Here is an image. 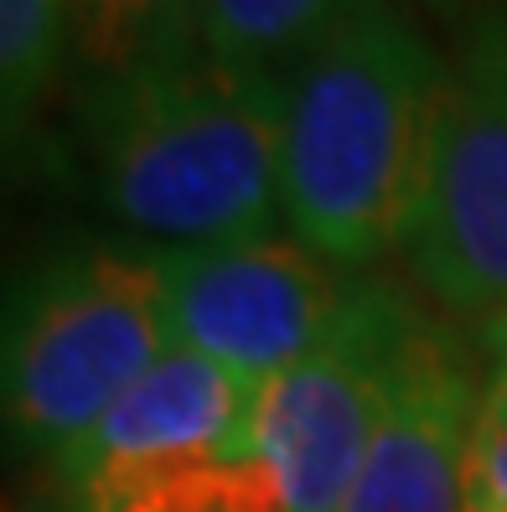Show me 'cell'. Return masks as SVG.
I'll use <instances>...</instances> for the list:
<instances>
[{
	"instance_id": "cell-1",
	"label": "cell",
	"mask_w": 507,
	"mask_h": 512,
	"mask_svg": "<svg viewBox=\"0 0 507 512\" xmlns=\"http://www.w3.org/2000/svg\"><path fill=\"white\" fill-rule=\"evenodd\" d=\"M445 57L394 0H357L280 78V223L326 264L404 244Z\"/></svg>"
},
{
	"instance_id": "cell-2",
	"label": "cell",
	"mask_w": 507,
	"mask_h": 512,
	"mask_svg": "<svg viewBox=\"0 0 507 512\" xmlns=\"http://www.w3.org/2000/svg\"><path fill=\"white\" fill-rule=\"evenodd\" d=\"M83 145L99 202L161 249L244 244L280 218V78L202 47L94 78Z\"/></svg>"
},
{
	"instance_id": "cell-3",
	"label": "cell",
	"mask_w": 507,
	"mask_h": 512,
	"mask_svg": "<svg viewBox=\"0 0 507 512\" xmlns=\"http://www.w3.org/2000/svg\"><path fill=\"white\" fill-rule=\"evenodd\" d=\"M171 352L161 249H88L26 285L6 331V414L42 456L68 450Z\"/></svg>"
},
{
	"instance_id": "cell-4",
	"label": "cell",
	"mask_w": 507,
	"mask_h": 512,
	"mask_svg": "<svg viewBox=\"0 0 507 512\" xmlns=\"http://www.w3.org/2000/svg\"><path fill=\"white\" fill-rule=\"evenodd\" d=\"M425 326V311L389 280H357L321 342L259 388L244 461L270 487L275 512H332L342 502Z\"/></svg>"
},
{
	"instance_id": "cell-5",
	"label": "cell",
	"mask_w": 507,
	"mask_h": 512,
	"mask_svg": "<svg viewBox=\"0 0 507 512\" xmlns=\"http://www.w3.org/2000/svg\"><path fill=\"white\" fill-rule=\"evenodd\" d=\"M399 254L451 316L507 311V6H482L445 57L430 161Z\"/></svg>"
},
{
	"instance_id": "cell-6",
	"label": "cell",
	"mask_w": 507,
	"mask_h": 512,
	"mask_svg": "<svg viewBox=\"0 0 507 512\" xmlns=\"http://www.w3.org/2000/svg\"><path fill=\"white\" fill-rule=\"evenodd\" d=\"M171 347L223 363L264 388L295 368L337 321L347 280L285 233L207 249H161Z\"/></svg>"
},
{
	"instance_id": "cell-7",
	"label": "cell",
	"mask_w": 507,
	"mask_h": 512,
	"mask_svg": "<svg viewBox=\"0 0 507 512\" xmlns=\"http://www.w3.org/2000/svg\"><path fill=\"white\" fill-rule=\"evenodd\" d=\"M259 388L223 363L171 347L68 456H57L73 487L119 476H151L202 461H244Z\"/></svg>"
},
{
	"instance_id": "cell-8",
	"label": "cell",
	"mask_w": 507,
	"mask_h": 512,
	"mask_svg": "<svg viewBox=\"0 0 507 512\" xmlns=\"http://www.w3.org/2000/svg\"><path fill=\"white\" fill-rule=\"evenodd\" d=\"M482 388L466 352L425 326L363 466L332 512H466Z\"/></svg>"
},
{
	"instance_id": "cell-9",
	"label": "cell",
	"mask_w": 507,
	"mask_h": 512,
	"mask_svg": "<svg viewBox=\"0 0 507 512\" xmlns=\"http://www.w3.org/2000/svg\"><path fill=\"white\" fill-rule=\"evenodd\" d=\"M357 0H202V52L259 78H285Z\"/></svg>"
},
{
	"instance_id": "cell-10",
	"label": "cell",
	"mask_w": 507,
	"mask_h": 512,
	"mask_svg": "<svg viewBox=\"0 0 507 512\" xmlns=\"http://www.w3.org/2000/svg\"><path fill=\"white\" fill-rule=\"evenodd\" d=\"M73 57L114 78L202 47V0H68Z\"/></svg>"
},
{
	"instance_id": "cell-11",
	"label": "cell",
	"mask_w": 507,
	"mask_h": 512,
	"mask_svg": "<svg viewBox=\"0 0 507 512\" xmlns=\"http://www.w3.org/2000/svg\"><path fill=\"white\" fill-rule=\"evenodd\" d=\"M68 52H73L68 0H0V99H6L11 130H21L52 94Z\"/></svg>"
},
{
	"instance_id": "cell-12",
	"label": "cell",
	"mask_w": 507,
	"mask_h": 512,
	"mask_svg": "<svg viewBox=\"0 0 507 512\" xmlns=\"http://www.w3.org/2000/svg\"><path fill=\"white\" fill-rule=\"evenodd\" d=\"M466 487L507 492V388H497V383H482V409H476V430H471Z\"/></svg>"
},
{
	"instance_id": "cell-13",
	"label": "cell",
	"mask_w": 507,
	"mask_h": 512,
	"mask_svg": "<svg viewBox=\"0 0 507 512\" xmlns=\"http://www.w3.org/2000/svg\"><path fill=\"white\" fill-rule=\"evenodd\" d=\"M482 347H487V363H492V378L497 388H507V311L482 321Z\"/></svg>"
},
{
	"instance_id": "cell-14",
	"label": "cell",
	"mask_w": 507,
	"mask_h": 512,
	"mask_svg": "<svg viewBox=\"0 0 507 512\" xmlns=\"http://www.w3.org/2000/svg\"><path fill=\"white\" fill-rule=\"evenodd\" d=\"M466 512H507V492H482V487H466Z\"/></svg>"
},
{
	"instance_id": "cell-15",
	"label": "cell",
	"mask_w": 507,
	"mask_h": 512,
	"mask_svg": "<svg viewBox=\"0 0 507 512\" xmlns=\"http://www.w3.org/2000/svg\"><path fill=\"white\" fill-rule=\"evenodd\" d=\"M440 6H456V0H440Z\"/></svg>"
}]
</instances>
